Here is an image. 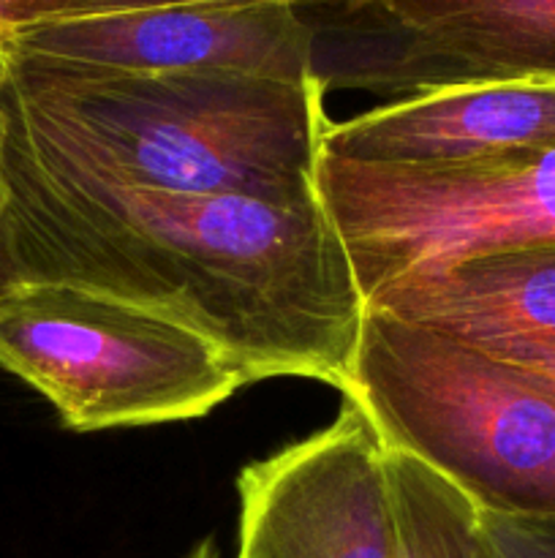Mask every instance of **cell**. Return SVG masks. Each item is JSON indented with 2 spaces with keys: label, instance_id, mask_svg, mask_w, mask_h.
I'll use <instances>...</instances> for the list:
<instances>
[{
  "label": "cell",
  "instance_id": "cell-4",
  "mask_svg": "<svg viewBox=\"0 0 555 558\" xmlns=\"http://www.w3.org/2000/svg\"><path fill=\"white\" fill-rule=\"evenodd\" d=\"M0 368L76 434L188 423L254 385L185 322L60 281H22L0 298Z\"/></svg>",
  "mask_w": 555,
  "mask_h": 558
},
{
  "label": "cell",
  "instance_id": "cell-3",
  "mask_svg": "<svg viewBox=\"0 0 555 558\" xmlns=\"http://www.w3.org/2000/svg\"><path fill=\"white\" fill-rule=\"evenodd\" d=\"M390 450L488 515H555V385L430 327L365 311L351 381Z\"/></svg>",
  "mask_w": 555,
  "mask_h": 558
},
{
  "label": "cell",
  "instance_id": "cell-5",
  "mask_svg": "<svg viewBox=\"0 0 555 558\" xmlns=\"http://www.w3.org/2000/svg\"><path fill=\"white\" fill-rule=\"evenodd\" d=\"M319 199L368 303L457 262L555 245V145L435 167L321 153Z\"/></svg>",
  "mask_w": 555,
  "mask_h": 558
},
{
  "label": "cell",
  "instance_id": "cell-7",
  "mask_svg": "<svg viewBox=\"0 0 555 558\" xmlns=\"http://www.w3.org/2000/svg\"><path fill=\"white\" fill-rule=\"evenodd\" d=\"M237 558H397L386 447L343 398L335 420L239 472Z\"/></svg>",
  "mask_w": 555,
  "mask_h": 558
},
{
  "label": "cell",
  "instance_id": "cell-11",
  "mask_svg": "<svg viewBox=\"0 0 555 558\" xmlns=\"http://www.w3.org/2000/svg\"><path fill=\"white\" fill-rule=\"evenodd\" d=\"M397 558H493L477 505L414 456L386 447Z\"/></svg>",
  "mask_w": 555,
  "mask_h": 558
},
{
  "label": "cell",
  "instance_id": "cell-15",
  "mask_svg": "<svg viewBox=\"0 0 555 558\" xmlns=\"http://www.w3.org/2000/svg\"><path fill=\"white\" fill-rule=\"evenodd\" d=\"M183 558H221V548H218L215 537H205L194 545Z\"/></svg>",
  "mask_w": 555,
  "mask_h": 558
},
{
  "label": "cell",
  "instance_id": "cell-12",
  "mask_svg": "<svg viewBox=\"0 0 555 558\" xmlns=\"http://www.w3.org/2000/svg\"><path fill=\"white\" fill-rule=\"evenodd\" d=\"M479 515L493 558H555V515Z\"/></svg>",
  "mask_w": 555,
  "mask_h": 558
},
{
  "label": "cell",
  "instance_id": "cell-14",
  "mask_svg": "<svg viewBox=\"0 0 555 558\" xmlns=\"http://www.w3.org/2000/svg\"><path fill=\"white\" fill-rule=\"evenodd\" d=\"M294 5V9H319L335 0H107L96 14L103 11H134V9H161V5Z\"/></svg>",
  "mask_w": 555,
  "mask_h": 558
},
{
  "label": "cell",
  "instance_id": "cell-10",
  "mask_svg": "<svg viewBox=\"0 0 555 558\" xmlns=\"http://www.w3.org/2000/svg\"><path fill=\"white\" fill-rule=\"evenodd\" d=\"M555 145V85H466L330 120L321 153L384 167H435Z\"/></svg>",
  "mask_w": 555,
  "mask_h": 558
},
{
  "label": "cell",
  "instance_id": "cell-2",
  "mask_svg": "<svg viewBox=\"0 0 555 558\" xmlns=\"http://www.w3.org/2000/svg\"><path fill=\"white\" fill-rule=\"evenodd\" d=\"M324 85L85 69L0 47V163L172 194L319 196Z\"/></svg>",
  "mask_w": 555,
  "mask_h": 558
},
{
  "label": "cell",
  "instance_id": "cell-9",
  "mask_svg": "<svg viewBox=\"0 0 555 558\" xmlns=\"http://www.w3.org/2000/svg\"><path fill=\"white\" fill-rule=\"evenodd\" d=\"M555 385V245L501 251L408 278L365 303Z\"/></svg>",
  "mask_w": 555,
  "mask_h": 558
},
{
  "label": "cell",
  "instance_id": "cell-13",
  "mask_svg": "<svg viewBox=\"0 0 555 558\" xmlns=\"http://www.w3.org/2000/svg\"><path fill=\"white\" fill-rule=\"evenodd\" d=\"M107 0H0V36L38 22L96 14Z\"/></svg>",
  "mask_w": 555,
  "mask_h": 558
},
{
  "label": "cell",
  "instance_id": "cell-1",
  "mask_svg": "<svg viewBox=\"0 0 555 558\" xmlns=\"http://www.w3.org/2000/svg\"><path fill=\"white\" fill-rule=\"evenodd\" d=\"M0 256L161 311L226 349L250 381L348 390L365 300L313 199L172 194L0 163Z\"/></svg>",
  "mask_w": 555,
  "mask_h": 558
},
{
  "label": "cell",
  "instance_id": "cell-6",
  "mask_svg": "<svg viewBox=\"0 0 555 558\" xmlns=\"http://www.w3.org/2000/svg\"><path fill=\"white\" fill-rule=\"evenodd\" d=\"M316 54L330 87L408 98L466 85H555V0H335Z\"/></svg>",
  "mask_w": 555,
  "mask_h": 558
},
{
  "label": "cell",
  "instance_id": "cell-8",
  "mask_svg": "<svg viewBox=\"0 0 555 558\" xmlns=\"http://www.w3.org/2000/svg\"><path fill=\"white\" fill-rule=\"evenodd\" d=\"M0 47L85 69L232 71L281 82L316 76V33L294 5H161L38 22Z\"/></svg>",
  "mask_w": 555,
  "mask_h": 558
},
{
  "label": "cell",
  "instance_id": "cell-16",
  "mask_svg": "<svg viewBox=\"0 0 555 558\" xmlns=\"http://www.w3.org/2000/svg\"><path fill=\"white\" fill-rule=\"evenodd\" d=\"M14 276H11L9 272V267H5V262H3V256H0V298H3L5 292H9L11 287H14Z\"/></svg>",
  "mask_w": 555,
  "mask_h": 558
}]
</instances>
